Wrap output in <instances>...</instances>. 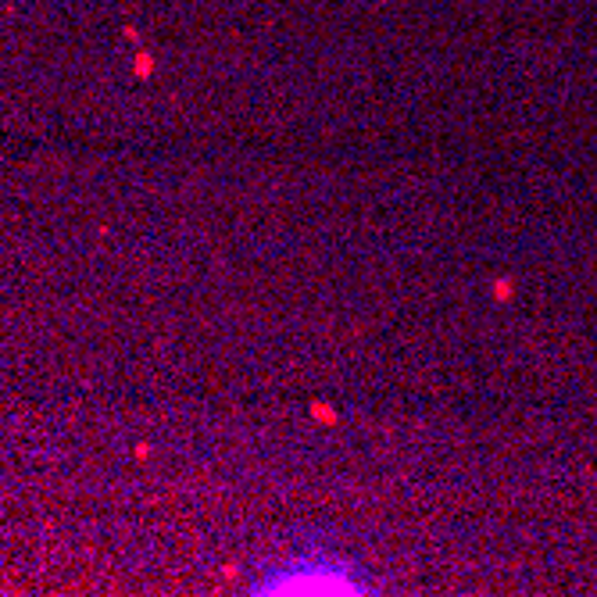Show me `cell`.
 I'll list each match as a JSON object with an SVG mask.
<instances>
[{
	"mask_svg": "<svg viewBox=\"0 0 597 597\" xmlns=\"http://www.w3.org/2000/svg\"><path fill=\"white\" fill-rule=\"evenodd\" d=\"M261 593H358L361 579L337 558H287L258 579Z\"/></svg>",
	"mask_w": 597,
	"mask_h": 597,
	"instance_id": "cell-1",
	"label": "cell"
}]
</instances>
